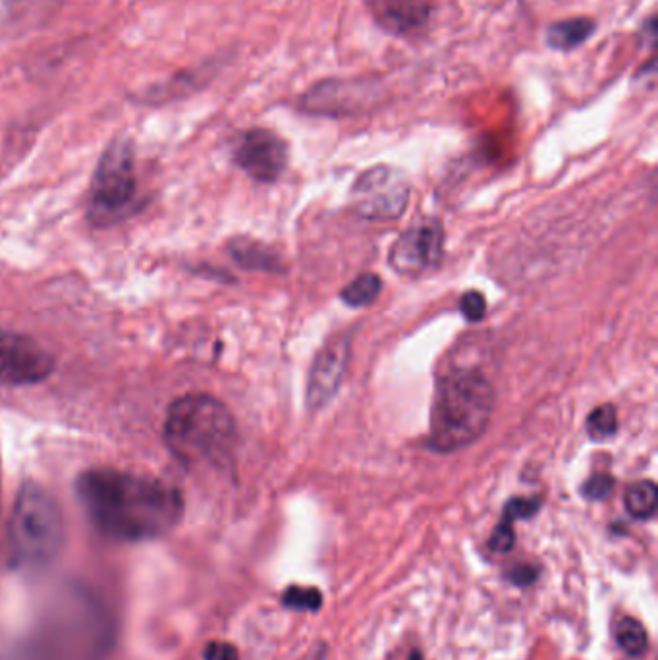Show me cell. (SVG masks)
<instances>
[{
	"mask_svg": "<svg viewBox=\"0 0 658 660\" xmlns=\"http://www.w3.org/2000/svg\"><path fill=\"white\" fill-rule=\"evenodd\" d=\"M494 386L475 367L454 369L439 381L431 410L429 446L440 454L460 452L481 439L494 412Z\"/></svg>",
	"mask_w": 658,
	"mask_h": 660,
	"instance_id": "2",
	"label": "cell"
},
{
	"mask_svg": "<svg viewBox=\"0 0 658 660\" xmlns=\"http://www.w3.org/2000/svg\"><path fill=\"white\" fill-rule=\"evenodd\" d=\"M76 495L91 525L110 541L143 543L172 531L184 516V498L161 479L120 469H87Z\"/></svg>",
	"mask_w": 658,
	"mask_h": 660,
	"instance_id": "1",
	"label": "cell"
},
{
	"mask_svg": "<svg viewBox=\"0 0 658 660\" xmlns=\"http://www.w3.org/2000/svg\"><path fill=\"white\" fill-rule=\"evenodd\" d=\"M537 576H539V572H537L535 566H531V564H523V566L514 568V570L508 574V579H510L514 585H518V587H527V585L535 583Z\"/></svg>",
	"mask_w": 658,
	"mask_h": 660,
	"instance_id": "26",
	"label": "cell"
},
{
	"mask_svg": "<svg viewBox=\"0 0 658 660\" xmlns=\"http://www.w3.org/2000/svg\"><path fill=\"white\" fill-rule=\"evenodd\" d=\"M410 192V182L400 170L373 166L357 178L352 188V207L361 219H398L408 207Z\"/></svg>",
	"mask_w": 658,
	"mask_h": 660,
	"instance_id": "6",
	"label": "cell"
},
{
	"mask_svg": "<svg viewBox=\"0 0 658 660\" xmlns=\"http://www.w3.org/2000/svg\"><path fill=\"white\" fill-rule=\"evenodd\" d=\"M56 361L26 334L0 330V386H31L47 381Z\"/></svg>",
	"mask_w": 658,
	"mask_h": 660,
	"instance_id": "7",
	"label": "cell"
},
{
	"mask_svg": "<svg viewBox=\"0 0 658 660\" xmlns=\"http://www.w3.org/2000/svg\"><path fill=\"white\" fill-rule=\"evenodd\" d=\"M460 309L464 313L467 321H473V323H479L485 319L487 315V300L481 292L477 290H471V292H466L462 296V302H460Z\"/></svg>",
	"mask_w": 658,
	"mask_h": 660,
	"instance_id": "23",
	"label": "cell"
},
{
	"mask_svg": "<svg viewBox=\"0 0 658 660\" xmlns=\"http://www.w3.org/2000/svg\"><path fill=\"white\" fill-rule=\"evenodd\" d=\"M444 232L439 220L427 219L404 230L388 253L390 267L404 276L437 269L442 261Z\"/></svg>",
	"mask_w": 658,
	"mask_h": 660,
	"instance_id": "8",
	"label": "cell"
},
{
	"mask_svg": "<svg viewBox=\"0 0 658 660\" xmlns=\"http://www.w3.org/2000/svg\"><path fill=\"white\" fill-rule=\"evenodd\" d=\"M205 660H240V653L236 645L226 643V641H211L205 651H203Z\"/></svg>",
	"mask_w": 658,
	"mask_h": 660,
	"instance_id": "25",
	"label": "cell"
},
{
	"mask_svg": "<svg viewBox=\"0 0 658 660\" xmlns=\"http://www.w3.org/2000/svg\"><path fill=\"white\" fill-rule=\"evenodd\" d=\"M410 660H425V659H423V655H421V651H413L412 655H410Z\"/></svg>",
	"mask_w": 658,
	"mask_h": 660,
	"instance_id": "28",
	"label": "cell"
},
{
	"mask_svg": "<svg viewBox=\"0 0 658 660\" xmlns=\"http://www.w3.org/2000/svg\"><path fill=\"white\" fill-rule=\"evenodd\" d=\"M541 508V500L535 496H520V498H512L502 512V520L504 522L512 523L518 520H529L533 518Z\"/></svg>",
	"mask_w": 658,
	"mask_h": 660,
	"instance_id": "21",
	"label": "cell"
},
{
	"mask_svg": "<svg viewBox=\"0 0 658 660\" xmlns=\"http://www.w3.org/2000/svg\"><path fill=\"white\" fill-rule=\"evenodd\" d=\"M367 6L381 28L394 35H412L427 28L435 0H367Z\"/></svg>",
	"mask_w": 658,
	"mask_h": 660,
	"instance_id": "12",
	"label": "cell"
},
{
	"mask_svg": "<svg viewBox=\"0 0 658 660\" xmlns=\"http://www.w3.org/2000/svg\"><path fill=\"white\" fill-rule=\"evenodd\" d=\"M624 504L631 518L651 520L657 514L658 491L653 481H637L630 485L624 496Z\"/></svg>",
	"mask_w": 658,
	"mask_h": 660,
	"instance_id": "15",
	"label": "cell"
},
{
	"mask_svg": "<svg viewBox=\"0 0 658 660\" xmlns=\"http://www.w3.org/2000/svg\"><path fill=\"white\" fill-rule=\"evenodd\" d=\"M282 605L296 612H319L323 608V593L317 587L292 585L282 593Z\"/></svg>",
	"mask_w": 658,
	"mask_h": 660,
	"instance_id": "20",
	"label": "cell"
},
{
	"mask_svg": "<svg viewBox=\"0 0 658 660\" xmlns=\"http://www.w3.org/2000/svg\"><path fill=\"white\" fill-rule=\"evenodd\" d=\"M379 89L365 80H325L302 97V109L323 116H346L375 103Z\"/></svg>",
	"mask_w": 658,
	"mask_h": 660,
	"instance_id": "10",
	"label": "cell"
},
{
	"mask_svg": "<svg viewBox=\"0 0 658 660\" xmlns=\"http://www.w3.org/2000/svg\"><path fill=\"white\" fill-rule=\"evenodd\" d=\"M381 288L383 282L379 276L375 273H363L342 290V300L350 307H365L379 298Z\"/></svg>",
	"mask_w": 658,
	"mask_h": 660,
	"instance_id": "17",
	"label": "cell"
},
{
	"mask_svg": "<svg viewBox=\"0 0 658 660\" xmlns=\"http://www.w3.org/2000/svg\"><path fill=\"white\" fill-rule=\"evenodd\" d=\"M62 0H6L8 14L14 24H35L45 20Z\"/></svg>",
	"mask_w": 658,
	"mask_h": 660,
	"instance_id": "18",
	"label": "cell"
},
{
	"mask_svg": "<svg viewBox=\"0 0 658 660\" xmlns=\"http://www.w3.org/2000/svg\"><path fill=\"white\" fill-rule=\"evenodd\" d=\"M8 539L16 568L41 570L58 558L64 545L62 510L55 496L39 483L26 481L16 495Z\"/></svg>",
	"mask_w": 658,
	"mask_h": 660,
	"instance_id": "4",
	"label": "cell"
},
{
	"mask_svg": "<svg viewBox=\"0 0 658 660\" xmlns=\"http://www.w3.org/2000/svg\"><path fill=\"white\" fill-rule=\"evenodd\" d=\"M595 29L597 26H595L593 18L576 16V18L560 20L547 29V43L554 51L570 53V51H576L577 47H581L583 43H587L593 37Z\"/></svg>",
	"mask_w": 658,
	"mask_h": 660,
	"instance_id": "13",
	"label": "cell"
},
{
	"mask_svg": "<svg viewBox=\"0 0 658 660\" xmlns=\"http://www.w3.org/2000/svg\"><path fill=\"white\" fill-rule=\"evenodd\" d=\"M587 433L593 440L612 439L618 433V412L612 404L595 408L587 417Z\"/></svg>",
	"mask_w": 658,
	"mask_h": 660,
	"instance_id": "19",
	"label": "cell"
},
{
	"mask_svg": "<svg viewBox=\"0 0 658 660\" xmlns=\"http://www.w3.org/2000/svg\"><path fill=\"white\" fill-rule=\"evenodd\" d=\"M614 489V479L606 473L593 475L585 485H583V496L589 500H604L608 498Z\"/></svg>",
	"mask_w": 658,
	"mask_h": 660,
	"instance_id": "24",
	"label": "cell"
},
{
	"mask_svg": "<svg viewBox=\"0 0 658 660\" xmlns=\"http://www.w3.org/2000/svg\"><path fill=\"white\" fill-rule=\"evenodd\" d=\"M325 655H327V647L325 645H317V649L313 651V655L309 657V660H325Z\"/></svg>",
	"mask_w": 658,
	"mask_h": 660,
	"instance_id": "27",
	"label": "cell"
},
{
	"mask_svg": "<svg viewBox=\"0 0 658 660\" xmlns=\"http://www.w3.org/2000/svg\"><path fill=\"white\" fill-rule=\"evenodd\" d=\"M165 440L172 456L184 466L219 464L232 454L236 421L217 398L186 394L168 410Z\"/></svg>",
	"mask_w": 658,
	"mask_h": 660,
	"instance_id": "3",
	"label": "cell"
},
{
	"mask_svg": "<svg viewBox=\"0 0 658 660\" xmlns=\"http://www.w3.org/2000/svg\"><path fill=\"white\" fill-rule=\"evenodd\" d=\"M232 259L249 271H280L282 263L273 249L249 238H236L228 244Z\"/></svg>",
	"mask_w": 658,
	"mask_h": 660,
	"instance_id": "14",
	"label": "cell"
},
{
	"mask_svg": "<svg viewBox=\"0 0 658 660\" xmlns=\"http://www.w3.org/2000/svg\"><path fill=\"white\" fill-rule=\"evenodd\" d=\"M616 641H618L620 649L633 659L645 655L647 647H649V635H647L645 626L637 618H631V616H624L618 622Z\"/></svg>",
	"mask_w": 658,
	"mask_h": 660,
	"instance_id": "16",
	"label": "cell"
},
{
	"mask_svg": "<svg viewBox=\"0 0 658 660\" xmlns=\"http://www.w3.org/2000/svg\"><path fill=\"white\" fill-rule=\"evenodd\" d=\"M138 195L136 149L128 138L114 139L101 155L91 190L89 217L97 224L126 217Z\"/></svg>",
	"mask_w": 658,
	"mask_h": 660,
	"instance_id": "5",
	"label": "cell"
},
{
	"mask_svg": "<svg viewBox=\"0 0 658 660\" xmlns=\"http://www.w3.org/2000/svg\"><path fill=\"white\" fill-rule=\"evenodd\" d=\"M234 163L255 182L273 184L288 166V145L267 128H251L236 141Z\"/></svg>",
	"mask_w": 658,
	"mask_h": 660,
	"instance_id": "9",
	"label": "cell"
},
{
	"mask_svg": "<svg viewBox=\"0 0 658 660\" xmlns=\"http://www.w3.org/2000/svg\"><path fill=\"white\" fill-rule=\"evenodd\" d=\"M348 356V336L334 338L317 354L307 381V406L311 410L325 408L336 396L348 369Z\"/></svg>",
	"mask_w": 658,
	"mask_h": 660,
	"instance_id": "11",
	"label": "cell"
},
{
	"mask_svg": "<svg viewBox=\"0 0 658 660\" xmlns=\"http://www.w3.org/2000/svg\"><path fill=\"white\" fill-rule=\"evenodd\" d=\"M516 545V533H514V525L512 523L500 520L498 525L494 527L493 535L489 539V549L496 552V554H506L514 549Z\"/></svg>",
	"mask_w": 658,
	"mask_h": 660,
	"instance_id": "22",
	"label": "cell"
}]
</instances>
